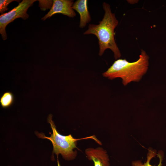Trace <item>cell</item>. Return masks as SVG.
Here are the masks:
<instances>
[{
    "mask_svg": "<svg viewBox=\"0 0 166 166\" xmlns=\"http://www.w3.org/2000/svg\"><path fill=\"white\" fill-rule=\"evenodd\" d=\"M102 5L105 14L102 20L97 25L89 24L88 29L83 34H93L97 37L100 56L103 54L106 49H109L113 52L115 59H117L121 55L115 41L114 30L118 21L115 14L112 13L109 5L105 2Z\"/></svg>",
    "mask_w": 166,
    "mask_h": 166,
    "instance_id": "obj_1",
    "label": "cell"
},
{
    "mask_svg": "<svg viewBox=\"0 0 166 166\" xmlns=\"http://www.w3.org/2000/svg\"><path fill=\"white\" fill-rule=\"evenodd\" d=\"M149 59L145 51L141 49L139 58L136 61L130 62L125 59H118L102 75L110 80L121 78L124 86L131 81L138 82L146 73Z\"/></svg>",
    "mask_w": 166,
    "mask_h": 166,
    "instance_id": "obj_2",
    "label": "cell"
},
{
    "mask_svg": "<svg viewBox=\"0 0 166 166\" xmlns=\"http://www.w3.org/2000/svg\"><path fill=\"white\" fill-rule=\"evenodd\" d=\"M52 115L49 114L47 118V122L49 123L52 130V134L50 137H47L42 133L36 132L38 138L47 139L50 140L53 146V151L51 160H54L53 154L56 155L58 166H60L58 160V155L60 154L63 158L66 160H72L75 158L77 155L76 151H73L77 148V141L82 139L92 138L94 137L90 136L83 139H77L74 138L71 134L63 136L60 134L56 129L54 122L52 120Z\"/></svg>",
    "mask_w": 166,
    "mask_h": 166,
    "instance_id": "obj_3",
    "label": "cell"
},
{
    "mask_svg": "<svg viewBox=\"0 0 166 166\" xmlns=\"http://www.w3.org/2000/svg\"><path fill=\"white\" fill-rule=\"evenodd\" d=\"M36 0H23L18 5L7 13L0 16V33L3 40L7 38L6 31V26L15 19L22 18L24 20L27 19L29 15L27 13L28 8L32 6Z\"/></svg>",
    "mask_w": 166,
    "mask_h": 166,
    "instance_id": "obj_4",
    "label": "cell"
},
{
    "mask_svg": "<svg viewBox=\"0 0 166 166\" xmlns=\"http://www.w3.org/2000/svg\"><path fill=\"white\" fill-rule=\"evenodd\" d=\"M52 6L50 10L42 19L43 21L49 18L53 15L60 13L70 18L74 17L76 14L72 8L73 4V0H53Z\"/></svg>",
    "mask_w": 166,
    "mask_h": 166,
    "instance_id": "obj_5",
    "label": "cell"
},
{
    "mask_svg": "<svg viewBox=\"0 0 166 166\" xmlns=\"http://www.w3.org/2000/svg\"><path fill=\"white\" fill-rule=\"evenodd\" d=\"M85 153L89 160L93 161L94 166H110L108 156L102 148H88L85 149Z\"/></svg>",
    "mask_w": 166,
    "mask_h": 166,
    "instance_id": "obj_6",
    "label": "cell"
},
{
    "mask_svg": "<svg viewBox=\"0 0 166 166\" xmlns=\"http://www.w3.org/2000/svg\"><path fill=\"white\" fill-rule=\"evenodd\" d=\"M88 1L77 0L75 2L72 8L76 10L80 14V22L79 27L83 28L86 24L90 22L91 17L88 10Z\"/></svg>",
    "mask_w": 166,
    "mask_h": 166,
    "instance_id": "obj_7",
    "label": "cell"
},
{
    "mask_svg": "<svg viewBox=\"0 0 166 166\" xmlns=\"http://www.w3.org/2000/svg\"><path fill=\"white\" fill-rule=\"evenodd\" d=\"M146 161L143 164L140 160L133 161L132 166H162L163 160L162 153L159 152L156 154L155 150L149 148L148 149Z\"/></svg>",
    "mask_w": 166,
    "mask_h": 166,
    "instance_id": "obj_8",
    "label": "cell"
},
{
    "mask_svg": "<svg viewBox=\"0 0 166 166\" xmlns=\"http://www.w3.org/2000/svg\"><path fill=\"white\" fill-rule=\"evenodd\" d=\"M14 101V97L12 92L7 91L4 93L0 98V103L2 107L6 108L12 105Z\"/></svg>",
    "mask_w": 166,
    "mask_h": 166,
    "instance_id": "obj_9",
    "label": "cell"
},
{
    "mask_svg": "<svg viewBox=\"0 0 166 166\" xmlns=\"http://www.w3.org/2000/svg\"><path fill=\"white\" fill-rule=\"evenodd\" d=\"M39 6L42 10L51 8L53 1L52 0H38Z\"/></svg>",
    "mask_w": 166,
    "mask_h": 166,
    "instance_id": "obj_10",
    "label": "cell"
},
{
    "mask_svg": "<svg viewBox=\"0 0 166 166\" xmlns=\"http://www.w3.org/2000/svg\"><path fill=\"white\" fill-rule=\"evenodd\" d=\"M19 2L20 1L14 0H0V13L2 14L5 11L8 10L7 6L8 5L13 1Z\"/></svg>",
    "mask_w": 166,
    "mask_h": 166,
    "instance_id": "obj_11",
    "label": "cell"
}]
</instances>
